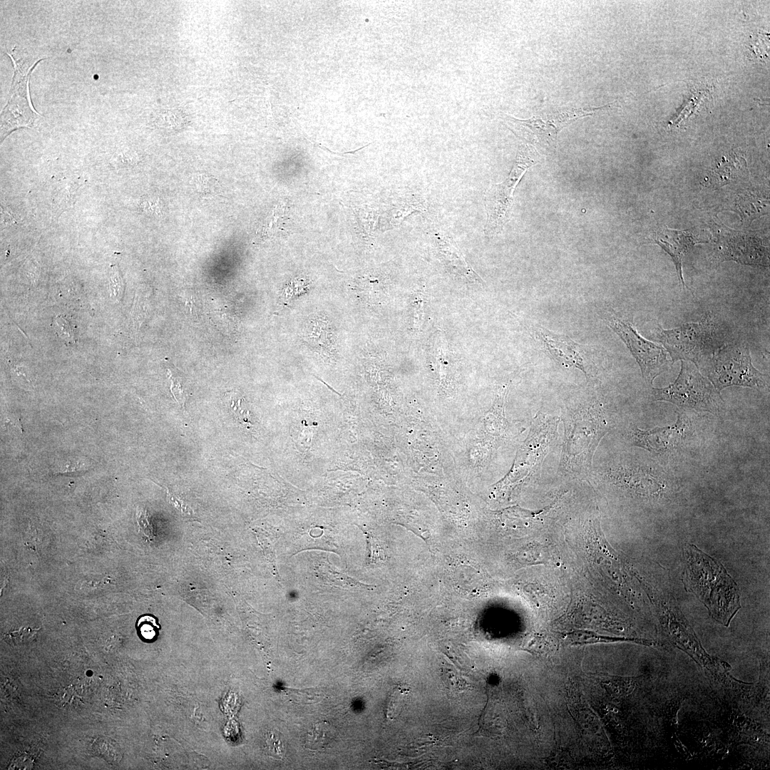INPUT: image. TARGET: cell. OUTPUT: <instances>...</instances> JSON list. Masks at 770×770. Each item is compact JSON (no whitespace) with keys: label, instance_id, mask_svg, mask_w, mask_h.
Segmentation results:
<instances>
[{"label":"cell","instance_id":"1","mask_svg":"<svg viewBox=\"0 0 770 770\" xmlns=\"http://www.w3.org/2000/svg\"><path fill=\"white\" fill-rule=\"evenodd\" d=\"M683 582L707 607L710 616L728 627L741 608L738 587L723 565L695 545L683 548Z\"/></svg>","mask_w":770,"mask_h":770},{"label":"cell","instance_id":"2","mask_svg":"<svg viewBox=\"0 0 770 770\" xmlns=\"http://www.w3.org/2000/svg\"><path fill=\"white\" fill-rule=\"evenodd\" d=\"M563 421L565 433L559 471L573 477L586 476L590 473L596 448L610 428L605 412L597 401H586L567 407Z\"/></svg>","mask_w":770,"mask_h":770},{"label":"cell","instance_id":"3","mask_svg":"<svg viewBox=\"0 0 770 770\" xmlns=\"http://www.w3.org/2000/svg\"><path fill=\"white\" fill-rule=\"evenodd\" d=\"M697 368L719 392L729 386L762 389L768 384L766 376L754 366L744 344H724Z\"/></svg>","mask_w":770,"mask_h":770},{"label":"cell","instance_id":"4","mask_svg":"<svg viewBox=\"0 0 770 770\" xmlns=\"http://www.w3.org/2000/svg\"><path fill=\"white\" fill-rule=\"evenodd\" d=\"M658 339L672 363L689 361L697 366L724 344L719 327L710 316L672 329L660 328Z\"/></svg>","mask_w":770,"mask_h":770},{"label":"cell","instance_id":"5","mask_svg":"<svg viewBox=\"0 0 770 770\" xmlns=\"http://www.w3.org/2000/svg\"><path fill=\"white\" fill-rule=\"evenodd\" d=\"M652 394L654 401L669 402L683 409L717 414L724 406L720 392L697 366L689 361H681L679 373L673 383L663 388L653 389Z\"/></svg>","mask_w":770,"mask_h":770},{"label":"cell","instance_id":"6","mask_svg":"<svg viewBox=\"0 0 770 770\" xmlns=\"http://www.w3.org/2000/svg\"><path fill=\"white\" fill-rule=\"evenodd\" d=\"M538 162V154L528 144L519 146L514 165L508 178L493 185L485 195L487 215L484 232L486 235L500 233L509 220L513 205V192L528 168Z\"/></svg>","mask_w":770,"mask_h":770},{"label":"cell","instance_id":"7","mask_svg":"<svg viewBox=\"0 0 770 770\" xmlns=\"http://www.w3.org/2000/svg\"><path fill=\"white\" fill-rule=\"evenodd\" d=\"M603 319L629 349L647 383L652 384L655 378L669 369L673 363L667 350L641 336L630 319L613 309L606 311Z\"/></svg>","mask_w":770,"mask_h":770},{"label":"cell","instance_id":"8","mask_svg":"<svg viewBox=\"0 0 770 770\" xmlns=\"http://www.w3.org/2000/svg\"><path fill=\"white\" fill-rule=\"evenodd\" d=\"M14 63V74L10 98L1 115V135L4 139L12 130L21 127H29L38 113L33 108L29 96V79L32 71L40 59L16 60L8 54Z\"/></svg>","mask_w":770,"mask_h":770},{"label":"cell","instance_id":"9","mask_svg":"<svg viewBox=\"0 0 770 770\" xmlns=\"http://www.w3.org/2000/svg\"><path fill=\"white\" fill-rule=\"evenodd\" d=\"M609 475L616 483L657 498L664 496L672 483L670 473L652 461L620 463L610 468Z\"/></svg>","mask_w":770,"mask_h":770},{"label":"cell","instance_id":"10","mask_svg":"<svg viewBox=\"0 0 770 770\" xmlns=\"http://www.w3.org/2000/svg\"><path fill=\"white\" fill-rule=\"evenodd\" d=\"M687 416L681 413L674 424L664 427L643 430L634 426L628 432V438L634 446L658 455L682 448L693 433Z\"/></svg>","mask_w":770,"mask_h":770},{"label":"cell","instance_id":"11","mask_svg":"<svg viewBox=\"0 0 770 770\" xmlns=\"http://www.w3.org/2000/svg\"><path fill=\"white\" fill-rule=\"evenodd\" d=\"M596 108L570 109L548 112L533 116L528 120H519L504 115L503 119L508 128L519 138L528 141H535L536 137H543V130L549 131L550 127L558 132L571 121L582 116L592 114Z\"/></svg>","mask_w":770,"mask_h":770},{"label":"cell","instance_id":"12","mask_svg":"<svg viewBox=\"0 0 770 770\" xmlns=\"http://www.w3.org/2000/svg\"><path fill=\"white\" fill-rule=\"evenodd\" d=\"M719 238L716 255L720 262L734 260L744 265H769V251L754 237L730 232Z\"/></svg>","mask_w":770,"mask_h":770},{"label":"cell","instance_id":"13","mask_svg":"<svg viewBox=\"0 0 770 770\" xmlns=\"http://www.w3.org/2000/svg\"><path fill=\"white\" fill-rule=\"evenodd\" d=\"M657 610L664 630L669 634V639L681 650L685 651L704 667L708 659L711 658L702 649L699 641L689 627L688 622L676 607L667 608L665 603H659Z\"/></svg>","mask_w":770,"mask_h":770},{"label":"cell","instance_id":"14","mask_svg":"<svg viewBox=\"0 0 770 770\" xmlns=\"http://www.w3.org/2000/svg\"><path fill=\"white\" fill-rule=\"evenodd\" d=\"M535 333L550 356L565 367L580 369L587 378L588 359L584 346L568 336L558 334L545 327L536 326Z\"/></svg>","mask_w":770,"mask_h":770},{"label":"cell","instance_id":"15","mask_svg":"<svg viewBox=\"0 0 770 770\" xmlns=\"http://www.w3.org/2000/svg\"><path fill=\"white\" fill-rule=\"evenodd\" d=\"M654 241L672 257L680 283L685 287L682 274V260L696 244L707 242L709 240L694 230H675L664 228L655 234Z\"/></svg>","mask_w":770,"mask_h":770},{"label":"cell","instance_id":"16","mask_svg":"<svg viewBox=\"0 0 770 770\" xmlns=\"http://www.w3.org/2000/svg\"><path fill=\"white\" fill-rule=\"evenodd\" d=\"M436 239L439 253L446 264L469 279L481 281L466 262L460 249L451 237L438 233L436 235Z\"/></svg>","mask_w":770,"mask_h":770},{"label":"cell","instance_id":"17","mask_svg":"<svg viewBox=\"0 0 770 770\" xmlns=\"http://www.w3.org/2000/svg\"><path fill=\"white\" fill-rule=\"evenodd\" d=\"M78 187L77 179L66 178L57 183L52 197V209L56 217L73 207Z\"/></svg>","mask_w":770,"mask_h":770},{"label":"cell","instance_id":"18","mask_svg":"<svg viewBox=\"0 0 770 770\" xmlns=\"http://www.w3.org/2000/svg\"><path fill=\"white\" fill-rule=\"evenodd\" d=\"M336 729L327 722H320L314 724L308 732L305 744L309 749L318 750L330 747L335 740Z\"/></svg>","mask_w":770,"mask_h":770},{"label":"cell","instance_id":"19","mask_svg":"<svg viewBox=\"0 0 770 770\" xmlns=\"http://www.w3.org/2000/svg\"><path fill=\"white\" fill-rule=\"evenodd\" d=\"M139 636L145 641H153L159 634L160 626L155 617L150 615L140 616L136 622Z\"/></svg>","mask_w":770,"mask_h":770},{"label":"cell","instance_id":"20","mask_svg":"<svg viewBox=\"0 0 770 770\" xmlns=\"http://www.w3.org/2000/svg\"><path fill=\"white\" fill-rule=\"evenodd\" d=\"M40 628L22 627L4 635V640L12 645H24L31 642L37 635Z\"/></svg>","mask_w":770,"mask_h":770},{"label":"cell","instance_id":"21","mask_svg":"<svg viewBox=\"0 0 770 770\" xmlns=\"http://www.w3.org/2000/svg\"><path fill=\"white\" fill-rule=\"evenodd\" d=\"M319 570L324 580L329 582H334L337 585L347 587L361 585L360 582L355 580L332 570L326 563L320 565Z\"/></svg>","mask_w":770,"mask_h":770},{"label":"cell","instance_id":"22","mask_svg":"<svg viewBox=\"0 0 770 770\" xmlns=\"http://www.w3.org/2000/svg\"><path fill=\"white\" fill-rule=\"evenodd\" d=\"M135 517L140 532L143 533L149 541H153L155 535L153 523L147 510L138 508Z\"/></svg>","mask_w":770,"mask_h":770},{"label":"cell","instance_id":"23","mask_svg":"<svg viewBox=\"0 0 770 770\" xmlns=\"http://www.w3.org/2000/svg\"><path fill=\"white\" fill-rule=\"evenodd\" d=\"M266 744L270 753L278 759L282 758L285 751L283 741L279 734L271 732L267 734Z\"/></svg>","mask_w":770,"mask_h":770},{"label":"cell","instance_id":"24","mask_svg":"<svg viewBox=\"0 0 770 770\" xmlns=\"http://www.w3.org/2000/svg\"><path fill=\"white\" fill-rule=\"evenodd\" d=\"M54 329L56 332L64 340L73 342V332L68 321L62 316H58L55 319Z\"/></svg>","mask_w":770,"mask_h":770},{"label":"cell","instance_id":"25","mask_svg":"<svg viewBox=\"0 0 770 770\" xmlns=\"http://www.w3.org/2000/svg\"><path fill=\"white\" fill-rule=\"evenodd\" d=\"M242 399L239 398L238 395L231 394L230 395V406L232 412L236 416L240 423H248V413L245 412V409H242L241 406Z\"/></svg>","mask_w":770,"mask_h":770},{"label":"cell","instance_id":"26","mask_svg":"<svg viewBox=\"0 0 770 770\" xmlns=\"http://www.w3.org/2000/svg\"><path fill=\"white\" fill-rule=\"evenodd\" d=\"M404 694L401 692H394L388 703V714L390 716L396 715L399 712L404 703Z\"/></svg>","mask_w":770,"mask_h":770},{"label":"cell","instance_id":"27","mask_svg":"<svg viewBox=\"0 0 770 770\" xmlns=\"http://www.w3.org/2000/svg\"><path fill=\"white\" fill-rule=\"evenodd\" d=\"M167 497L175 508H177L183 515H191L192 510L188 507V505L184 503L181 499L173 495L168 490H167Z\"/></svg>","mask_w":770,"mask_h":770}]
</instances>
